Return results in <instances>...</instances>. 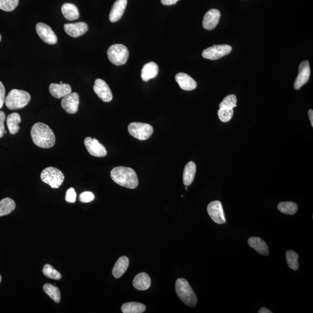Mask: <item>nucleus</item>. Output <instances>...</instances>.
Wrapping results in <instances>:
<instances>
[{
  "instance_id": "24",
  "label": "nucleus",
  "mask_w": 313,
  "mask_h": 313,
  "mask_svg": "<svg viewBox=\"0 0 313 313\" xmlns=\"http://www.w3.org/2000/svg\"><path fill=\"white\" fill-rule=\"evenodd\" d=\"M62 13L68 20H76L79 17V11L76 6L71 3H65L62 5Z\"/></svg>"
},
{
  "instance_id": "15",
  "label": "nucleus",
  "mask_w": 313,
  "mask_h": 313,
  "mask_svg": "<svg viewBox=\"0 0 313 313\" xmlns=\"http://www.w3.org/2000/svg\"><path fill=\"white\" fill-rule=\"evenodd\" d=\"M66 33L70 36L76 38L81 36L88 31L87 24L85 22L67 23L64 26Z\"/></svg>"
},
{
  "instance_id": "21",
  "label": "nucleus",
  "mask_w": 313,
  "mask_h": 313,
  "mask_svg": "<svg viewBox=\"0 0 313 313\" xmlns=\"http://www.w3.org/2000/svg\"><path fill=\"white\" fill-rule=\"evenodd\" d=\"M133 285L136 290L145 291L148 290L151 285V279L148 274L139 273L133 281Z\"/></svg>"
},
{
  "instance_id": "16",
  "label": "nucleus",
  "mask_w": 313,
  "mask_h": 313,
  "mask_svg": "<svg viewBox=\"0 0 313 313\" xmlns=\"http://www.w3.org/2000/svg\"><path fill=\"white\" fill-rule=\"evenodd\" d=\"M220 16V12L216 9L208 11L205 14L203 22H202L204 28L208 30V31H211V30L215 28L219 23Z\"/></svg>"
},
{
  "instance_id": "4",
  "label": "nucleus",
  "mask_w": 313,
  "mask_h": 313,
  "mask_svg": "<svg viewBox=\"0 0 313 313\" xmlns=\"http://www.w3.org/2000/svg\"><path fill=\"white\" fill-rule=\"evenodd\" d=\"M31 99L29 92L14 89L5 98V103L8 109L14 110L23 108L28 105Z\"/></svg>"
},
{
  "instance_id": "17",
  "label": "nucleus",
  "mask_w": 313,
  "mask_h": 313,
  "mask_svg": "<svg viewBox=\"0 0 313 313\" xmlns=\"http://www.w3.org/2000/svg\"><path fill=\"white\" fill-rule=\"evenodd\" d=\"M127 5V0H117L113 4L109 15L111 22H116L123 16Z\"/></svg>"
},
{
  "instance_id": "30",
  "label": "nucleus",
  "mask_w": 313,
  "mask_h": 313,
  "mask_svg": "<svg viewBox=\"0 0 313 313\" xmlns=\"http://www.w3.org/2000/svg\"><path fill=\"white\" fill-rule=\"evenodd\" d=\"M277 207L281 213L291 215L296 214L298 210L297 205L293 202H281Z\"/></svg>"
},
{
  "instance_id": "18",
  "label": "nucleus",
  "mask_w": 313,
  "mask_h": 313,
  "mask_svg": "<svg viewBox=\"0 0 313 313\" xmlns=\"http://www.w3.org/2000/svg\"><path fill=\"white\" fill-rule=\"evenodd\" d=\"M50 94L57 99L64 98L71 93V86L67 83H52L49 86Z\"/></svg>"
},
{
  "instance_id": "6",
  "label": "nucleus",
  "mask_w": 313,
  "mask_h": 313,
  "mask_svg": "<svg viewBox=\"0 0 313 313\" xmlns=\"http://www.w3.org/2000/svg\"><path fill=\"white\" fill-rule=\"evenodd\" d=\"M107 53L109 61L116 66L126 64L129 56V51L127 48L120 44L112 45L109 48Z\"/></svg>"
},
{
  "instance_id": "10",
  "label": "nucleus",
  "mask_w": 313,
  "mask_h": 313,
  "mask_svg": "<svg viewBox=\"0 0 313 313\" xmlns=\"http://www.w3.org/2000/svg\"><path fill=\"white\" fill-rule=\"evenodd\" d=\"M36 32L41 40L45 43L53 45L57 43L58 38L52 29L44 23H38L35 26Z\"/></svg>"
},
{
  "instance_id": "13",
  "label": "nucleus",
  "mask_w": 313,
  "mask_h": 313,
  "mask_svg": "<svg viewBox=\"0 0 313 313\" xmlns=\"http://www.w3.org/2000/svg\"><path fill=\"white\" fill-rule=\"evenodd\" d=\"M94 91L98 97L104 102H109L113 99L112 92L109 85L102 79H98L95 80Z\"/></svg>"
},
{
  "instance_id": "23",
  "label": "nucleus",
  "mask_w": 313,
  "mask_h": 313,
  "mask_svg": "<svg viewBox=\"0 0 313 313\" xmlns=\"http://www.w3.org/2000/svg\"><path fill=\"white\" fill-rule=\"evenodd\" d=\"M129 266V259L127 256H121L116 262L113 269V275L115 279H119L123 275Z\"/></svg>"
},
{
  "instance_id": "34",
  "label": "nucleus",
  "mask_w": 313,
  "mask_h": 313,
  "mask_svg": "<svg viewBox=\"0 0 313 313\" xmlns=\"http://www.w3.org/2000/svg\"><path fill=\"white\" fill-rule=\"evenodd\" d=\"M19 4V0H0V9L6 12L13 11Z\"/></svg>"
},
{
  "instance_id": "29",
  "label": "nucleus",
  "mask_w": 313,
  "mask_h": 313,
  "mask_svg": "<svg viewBox=\"0 0 313 313\" xmlns=\"http://www.w3.org/2000/svg\"><path fill=\"white\" fill-rule=\"evenodd\" d=\"M43 290L54 302H60L61 294L58 288L50 284H46L44 285Z\"/></svg>"
},
{
  "instance_id": "41",
  "label": "nucleus",
  "mask_w": 313,
  "mask_h": 313,
  "mask_svg": "<svg viewBox=\"0 0 313 313\" xmlns=\"http://www.w3.org/2000/svg\"><path fill=\"white\" fill-rule=\"evenodd\" d=\"M310 121L312 124V126L313 127V110H310L308 113Z\"/></svg>"
},
{
  "instance_id": "20",
  "label": "nucleus",
  "mask_w": 313,
  "mask_h": 313,
  "mask_svg": "<svg viewBox=\"0 0 313 313\" xmlns=\"http://www.w3.org/2000/svg\"><path fill=\"white\" fill-rule=\"evenodd\" d=\"M250 248L255 250L259 254L268 256L269 254V250L266 243L262 238L257 237H253L249 238L248 241Z\"/></svg>"
},
{
  "instance_id": "14",
  "label": "nucleus",
  "mask_w": 313,
  "mask_h": 313,
  "mask_svg": "<svg viewBox=\"0 0 313 313\" xmlns=\"http://www.w3.org/2000/svg\"><path fill=\"white\" fill-rule=\"evenodd\" d=\"M310 76H311V68H310L309 63L308 61H303L300 64L299 67V73L294 83V88L297 90L306 84L309 81Z\"/></svg>"
},
{
  "instance_id": "35",
  "label": "nucleus",
  "mask_w": 313,
  "mask_h": 313,
  "mask_svg": "<svg viewBox=\"0 0 313 313\" xmlns=\"http://www.w3.org/2000/svg\"><path fill=\"white\" fill-rule=\"evenodd\" d=\"M233 109L220 108L217 112L220 121L223 123H227L233 116Z\"/></svg>"
},
{
  "instance_id": "1",
  "label": "nucleus",
  "mask_w": 313,
  "mask_h": 313,
  "mask_svg": "<svg viewBox=\"0 0 313 313\" xmlns=\"http://www.w3.org/2000/svg\"><path fill=\"white\" fill-rule=\"evenodd\" d=\"M31 136L34 144L41 148H51L55 144L54 133L47 125L44 123H37L33 125Z\"/></svg>"
},
{
  "instance_id": "27",
  "label": "nucleus",
  "mask_w": 313,
  "mask_h": 313,
  "mask_svg": "<svg viewBox=\"0 0 313 313\" xmlns=\"http://www.w3.org/2000/svg\"><path fill=\"white\" fill-rule=\"evenodd\" d=\"M16 202L13 199L5 198L0 201V216L7 215L15 210Z\"/></svg>"
},
{
  "instance_id": "8",
  "label": "nucleus",
  "mask_w": 313,
  "mask_h": 313,
  "mask_svg": "<svg viewBox=\"0 0 313 313\" xmlns=\"http://www.w3.org/2000/svg\"><path fill=\"white\" fill-rule=\"evenodd\" d=\"M232 48L229 45H218L208 48L202 52V55L205 59L217 60L231 52Z\"/></svg>"
},
{
  "instance_id": "43",
  "label": "nucleus",
  "mask_w": 313,
  "mask_h": 313,
  "mask_svg": "<svg viewBox=\"0 0 313 313\" xmlns=\"http://www.w3.org/2000/svg\"><path fill=\"white\" fill-rule=\"evenodd\" d=\"M1 280H2V277H1V275H0V283H1Z\"/></svg>"
},
{
  "instance_id": "40",
  "label": "nucleus",
  "mask_w": 313,
  "mask_h": 313,
  "mask_svg": "<svg viewBox=\"0 0 313 313\" xmlns=\"http://www.w3.org/2000/svg\"><path fill=\"white\" fill-rule=\"evenodd\" d=\"M179 0H161L163 5H171L175 4Z\"/></svg>"
},
{
  "instance_id": "38",
  "label": "nucleus",
  "mask_w": 313,
  "mask_h": 313,
  "mask_svg": "<svg viewBox=\"0 0 313 313\" xmlns=\"http://www.w3.org/2000/svg\"><path fill=\"white\" fill-rule=\"evenodd\" d=\"M5 120V115L4 112L0 111V138L4 136L5 127L4 121Z\"/></svg>"
},
{
  "instance_id": "3",
  "label": "nucleus",
  "mask_w": 313,
  "mask_h": 313,
  "mask_svg": "<svg viewBox=\"0 0 313 313\" xmlns=\"http://www.w3.org/2000/svg\"><path fill=\"white\" fill-rule=\"evenodd\" d=\"M175 290L179 298L186 305L191 308H194L197 305L198 298L186 280L178 279L176 281Z\"/></svg>"
},
{
  "instance_id": "37",
  "label": "nucleus",
  "mask_w": 313,
  "mask_h": 313,
  "mask_svg": "<svg viewBox=\"0 0 313 313\" xmlns=\"http://www.w3.org/2000/svg\"><path fill=\"white\" fill-rule=\"evenodd\" d=\"M77 194L74 188L71 187L68 189L66 195L65 199L68 203H74L76 200Z\"/></svg>"
},
{
  "instance_id": "19",
  "label": "nucleus",
  "mask_w": 313,
  "mask_h": 313,
  "mask_svg": "<svg viewBox=\"0 0 313 313\" xmlns=\"http://www.w3.org/2000/svg\"><path fill=\"white\" fill-rule=\"evenodd\" d=\"M176 81L180 87L185 91H192L197 87V82L187 74L180 73L175 76Z\"/></svg>"
},
{
  "instance_id": "7",
  "label": "nucleus",
  "mask_w": 313,
  "mask_h": 313,
  "mask_svg": "<svg viewBox=\"0 0 313 313\" xmlns=\"http://www.w3.org/2000/svg\"><path fill=\"white\" fill-rule=\"evenodd\" d=\"M128 131L134 138L145 141L153 133V128L150 125L141 123H132L128 126Z\"/></svg>"
},
{
  "instance_id": "32",
  "label": "nucleus",
  "mask_w": 313,
  "mask_h": 313,
  "mask_svg": "<svg viewBox=\"0 0 313 313\" xmlns=\"http://www.w3.org/2000/svg\"><path fill=\"white\" fill-rule=\"evenodd\" d=\"M43 272L45 276L49 279L56 280H59L62 279L61 274L54 269L51 265L49 264L45 265Z\"/></svg>"
},
{
  "instance_id": "5",
  "label": "nucleus",
  "mask_w": 313,
  "mask_h": 313,
  "mask_svg": "<svg viewBox=\"0 0 313 313\" xmlns=\"http://www.w3.org/2000/svg\"><path fill=\"white\" fill-rule=\"evenodd\" d=\"M42 181L52 189H58L64 183L65 176L60 170L49 166L44 169L41 174Z\"/></svg>"
},
{
  "instance_id": "2",
  "label": "nucleus",
  "mask_w": 313,
  "mask_h": 313,
  "mask_svg": "<svg viewBox=\"0 0 313 313\" xmlns=\"http://www.w3.org/2000/svg\"><path fill=\"white\" fill-rule=\"evenodd\" d=\"M110 176L115 183L128 189H135L139 181L136 172L129 167L117 166L112 170Z\"/></svg>"
},
{
  "instance_id": "39",
  "label": "nucleus",
  "mask_w": 313,
  "mask_h": 313,
  "mask_svg": "<svg viewBox=\"0 0 313 313\" xmlns=\"http://www.w3.org/2000/svg\"><path fill=\"white\" fill-rule=\"evenodd\" d=\"M5 89L4 85L0 82V109L3 106L5 102Z\"/></svg>"
},
{
  "instance_id": "11",
  "label": "nucleus",
  "mask_w": 313,
  "mask_h": 313,
  "mask_svg": "<svg viewBox=\"0 0 313 313\" xmlns=\"http://www.w3.org/2000/svg\"><path fill=\"white\" fill-rule=\"evenodd\" d=\"M84 145L88 153L92 156L103 157L107 155V150L104 146L97 139L87 137L85 139Z\"/></svg>"
},
{
  "instance_id": "36",
  "label": "nucleus",
  "mask_w": 313,
  "mask_h": 313,
  "mask_svg": "<svg viewBox=\"0 0 313 313\" xmlns=\"http://www.w3.org/2000/svg\"><path fill=\"white\" fill-rule=\"evenodd\" d=\"M80 201L83 203H88L94 200L95 195L93 193L90 192H83L80 195Z\"/></svg>"
},
{
  "instance_id": "9",
  "label": "nucleus",
  "mask_w": 313,
  "mask_h": 313,
  "mask_svg": "<svg viewBox=\"0 0 313 313\" xmlns=\"http://www.w3.org/2000/svg\"><path fill=\"white\" fill-rule=\"evenodd\" d=\"M207 211L211 219L217 224H224L226 222L221 202L219 201L211 202L208 205Z\"/></svg>"
},
{
  "instance_id": "25",
  "label": "nucleus",
  "mask_w": 313,
  "mask_h": 313,
  "mask_svg": "<svg viewBox=\"0 0 313 313\" xmlns=\"http://www.w3.org/2000/svg\"><path fill=\"white\" fill-rule=\"evenodd\" d=\"M21 117L19 114L17 113H11L9 115L7 119V124L9 132L11 135H15L20 130L19 124L20 123Z\"/></svg>"
},
{
  "instance_id": "33",
  "label": "nucleus",
  "mask_w": 313,
  "mask_h": 313,
  "mask_svg": "<svg viewBox=\"0 0 313 313\" xmlns=\"http://www.w3.org/2000/svg\"><path fill=\"white\" fill-rule=\"evenodd\" d=\"M237 106V98L234 95H230L226 97L220 103V108L233 109Z\"/></svg>"
},
{
  "instance_id": "28",
  "label": "nucleus",
  "mask_w": 313,
  "mask_h": 313,
  "mask_svg": "<svg viewBox=\"0 0 313 313\" xmlns=\"http://www.w3.org/2000/svg\"><path fill=\"white\" fill-rule=\"evenodd\" d=\"M146 309L145 305L137 302L124 303L121 307V311L124 313H142L145 312Z\"/></svg>"
},
{
  "instance_id": "26",
  "label": "nucleus",
  "mask_w": 313,
  "mask_h": 313,
  "mask_svg": "<svg viewBox=\"0 0 313 313\" xmlns=\"http://www.w3.org/2000/svg\"><path fill=\"white\" fill-rule=\"evenodd\" d=\"M196 172V165L193 162L188 163L184 167L183 180L184 185L190 186L195 180Z\"/></svg>"
},
{
  "instance_id": "12",
  "label": "nucleus",
  "mask_w": 313,
  "mask_h": 313,
  "mask_svg": "<svg viewBox=\"0 0 313 313\" xmlns=\"http://www.w3.org/2000/svg\"><path fill=\"white\" fill-rule=\"evenodd\" d=\"M80 102L79 95L76 92H71L63 98L61 106L68 114L74 115L78 111Z\"/></svg>"
},
{
  "instance_id": "42",
  "label": "nucleus",
  "mask_w": 313,
  "mask_h": 313,
  "mask_svg": "<svg viewBox=\"0 0 313 313\" xmlns=\"http://www.w3.org/2000/svg\"><path fill=\"white\" fill-rule=\"evenodd\" d=\"M269 309H267L266 308H262L259 310V313H271Z\"/></svg>"
},
{
  "instance_id": "31",
  "label": "nucleus",
  "mask_w": 313,
  "mask_h": 313,
  "mask_svg": "<svg viewBox=\"0 0 313 313\" xmlns=\"http://www.w3.org/2000/svg\"><path fill=\"white\" fill-rule=\"evenodd\" d=\"M298 257H299V255L294 250H289L286 252V259H287L288 267L290 269L294 270H297L299 269Z\"/></svg>"
},
{
  "instance_id": "44",
  "label": "nucleus",
  "mask_w": 313,
  "mask_h": 313,
  "mask_svg": "<svg viewBox=\"0 0 313 313\" xmlns=\"http://www.w3.org/2000/svg\"><path fill=\"white\" fill-rule=\"evenodd\" d=\"M1 40V35H0V41Z\"/></svg>"
},
{
  "instance_id": "22",
  "label": "nucleus",
  "mask_w": 313,
  "mask_h": 313,
  "mask_svg": "<svg viewBox=\"0 0 313 313\" xmlns=\"http://www.w3.org/2000/svg\"><path fill=\"white\" fill-rule=\"evenodd\" d=\"M159 73V66L153 62L148 63L143 67L141 77L144 82H148L150 79H154Z\"/></svg>"
}]
</instances>
